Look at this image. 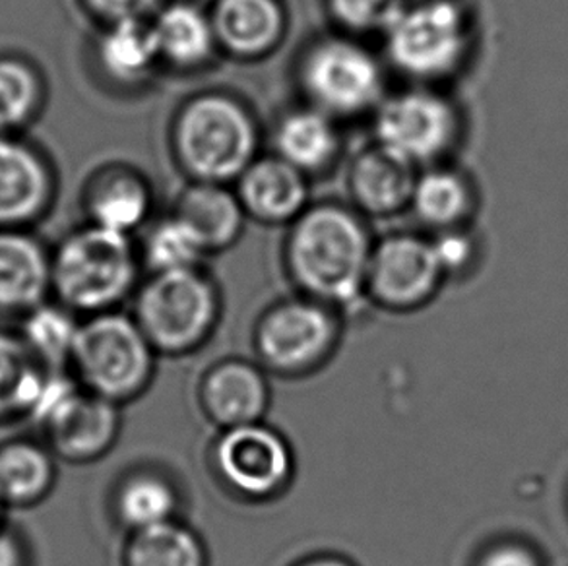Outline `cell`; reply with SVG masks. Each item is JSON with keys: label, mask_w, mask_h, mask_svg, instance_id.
<instances>
[{"label": "cell", "mask_w": 568, "mask_h": 566, "mask_svg": "<svg viewBox=\"0 0 568 566\" xmlns=\"http://www.w3.org/2000/svg\"><path fill=\"white\" fill-rule=\"evenodd\" d=\"M375 239L359 212L338 202H318L287 225L285 276L295 293L346 316L367 303V272Z\"/></svg>", "instance_id": "obj_1"}, {"label": "cell", "mask_w": 568, "mask_h": 566, "mask_svg": "<svg viewBox=\"0 0 568 566\" xmlns=\"http://www.w3.org/2000/svg\"><path fill=\"white\" fill-rule=\"evenodd\" d=\"M383 41L386 62L398 74L443 88L474 61L479 22L466 0H409Z\"/></svg>", "instance_id": "obj_2"}, {"label": "cell", "mask_w": 568, "mask_h": 566, "mask_svg": "<svg viewBox=\"0 0 568 566\" xmlns=\"http://www.w3.org/2000/svg\"><path fill=\"white\" fill-rule=\"evenodd\" d=\"M261 132L251 109L230 93L192 95L171 123V152L196 183H235L258 158Z\"/></svg>", "instance_id": "obj_3"}, {"label": "cell", "mask_w": 568, "mask_h": 566, "mask_svg": "<svg viewBox=\"0 0 568 566\" xmlns=\"http://www.w3.org/2000/svg\"><path fill=\"white\" fill-rule=\"evenodd\" d=\"M140 269L132 237L85 223L51 251V295L82 319L116 311L139 287Z\"/></svg>", "instance_id": "obj_4"}, {"label": "cell", "mask_w": 568, "mask_h": 566, "mask_svg": "<svg viewBox=\"0 0 568 566\" xmlns=\"http://www.w3.org/2000/svg\"><path fill=\"white\" fill-rule=\"evenodd\" d=\"M222 313V291L204 269L148 274L132 295L131 314L160 357L200 352Z\"/></svg>", "instance_id": "obj_5"}, {"label": "cell", "mask_w": 568, "mask_h": 566, "mask_svg": "<svg viewBox=\"0 0 568 566\" xmlns=\"http://www.w3.org/2000/svg\"><path fill=\"white\" fill-rule=\"evenodd\" d=\"M158 357L134 316L116 309L82 319L69 368L85 392L123 407L152 386Z\"/></svg>", "instance_id": "obj_6"}, {"label": "cell", "mask_w": 568, "mask_h": 566, "mask_svg": "<svg viewBox=\"0 0 568 566\" xmlns=\"http://www.w3.org/2000/svg\"><path fill=\"white\" fill-rule=\"evenodd\" d=\"M371 119L373 142L417 171L453 160L468 132L464 109L440 85L386 93Z\"/></svg>", "instance_id": "obj_7"}, {"label": "cell", "mask_w": 568, "mask_h": 566, "mask_svg": "<svg viewBox=\"0 0 568 566\" xmlns=\"http://www.w3.org/2000/svg\"><path fill=\"white\" fill-rule=\"evenodd\" d=\"M344 322L336 309L300 293L277 299L254 322L253 360L277 378L313 376L338 353Z\"/></svg>", "instance_id": "obj_8"}, {"label": "cell", "mask_w": 568, "mask_h": 566, "mask_svg": "<svg viewBox=\"0 0 568 566\" xmlns=\"http://www.w3.org/2000/svg\"><path fill=\"white\" fill-rule=\"evenodd\" d=\"M297 84L307 105L338 123L373 115L388 93L381 59L344 33L308 43L297 62Z\"/></svg>", "instance_id": "obj_9"}, {"label": "cell", "mask_w": 568, "mask_h": 566, "mask_svg": "<svg viewBox=\"0 0 568 566\" xmlns=\"http://www.w3.org/2000/svg\"><path fill=\"white\" fill-rule=\"evenodd\" d=\"M207 466L217 485L246 505L284 497L297 474L292 443L266 422L217 431L207 451Z\"/></svg>", "instance_id": "obj_10"}, {"label": "cell", "mask_w": 568, "mask_h": 566, "mask_svg": "<svg viewBox=\"0 0 568 566\" xmlns=\"http://www.w3.org/2000/svg\"><path fill=\"white\" fill-rule=\"evenodd\" d=\"M49 451L69 464H92L108 456L121 436V406L85 392L67 371H49L31 410Z\"/></svg>", "instance_id": "obj_11"}, {"label": "cell", "mask_w": 568, "mask_h": 566, "mask_svg": "<svg viewBox=\"0 0 568 566\" xmlns=\"http://www.w3.org/2000/svg\"><path fill=\"white\" fill-rule=\"evenodd\" d=\"M429 235L394 231L375 239L367 272V303L409 314L429 305L445 283Z\"/></svg>", "instance_id": "obj_12"}, {"label": "cell", "mask_w": 568, "mask_h": 566, "mask_svg": "<svg viewBox=\"0 0 568 566\" xmlns=\"http://www.w3.org/2000/svg\"><path fill=\"white\" fill-rule=\"evenodd\" d=\"M57 175L23 134H0V230H31L53 208Z\"/></svg>", "instance_id": "obj_13"}, {"label": "cell", "mask_w": 568, "mask_h": 566, "mask_svg": "<svg viewBox=\"0 0 568 566\" xmlns=\"http://www.w3.org/2000/svg\"><path fill=\"white\" fill-rule=\"evenodd\" d=\"M196 400L217 431L264 422L272 404L270 375L254 360L225 357L202 373Z\"/></svg>", "instance_id": "obj_14"}, {"label": "cell", "mask_w": 568, "mask_h": 566, "mask_svg": "<svg viewBox=\"0 0 568 566\" xmlns=\"http://www.w3.org/2000/svg\"><path fill=\"white\" fill-rule=\"evenodd\" d=\"M246 218L262 225H292L311 206L308 176L287 161L268 155L256 158L235 181Z\"/></svg>", "instance_id": "obj_15"}, {"label": "cell", "mask_w": 568, "mask_h": 566, "mask_svg": "<svg viewBox=\"0 0 568 566\" xmlns=\"http://www.w3.org/2000/svg\"><path fill=\"white\" fill-rule=\"evenodd\" d=\"M417 169L373 144L355 153L347 165L346 189L355 212L386 220L409 210Z\"/></svg>", "instance_id": "obj_16"}, {"label": "cell", "mask_w": 568, "mask_h": 566, "mask_svg": "<svg viewBox=\"0 0 568 566\" xmlns=\"http://www.w3.org/2000/svg\"><path fill=\"white\" fill-rule=\"evenodd\" d=\"M51 295V251L31 230H0V314L23 316Z\"/></svg>", "instance_id": "obj_17"}, {"label": "cell", "mask_w": 568, "mask_h": 566, "mask_svg": "<svg viewBox=\"0 0 568 566\" xmlns=\"http://www.w3.org/2000/svg\"><path fill=\"white\" fill-rule=\"evenodd\" d=\"M207 12L217 49L243 61L272 53L287 30L282 0H214Z\"/></svg>", "instance_id": "obj_18"}, {"label": "cell", "mask_w": 568, "mask_h": 566, "mask_svg": "<svg viewBox=\"0 0 568 566\" xmlns=\"http://www.w3.org/2000/svg\"><path fill=\"white\" fill-rule=\"evenodd\" d=\"M481 196L476 181L450 161L419 169L409 210L433 233L474 225Z\"/></svg>", "instance_id": "obj_19"}, {"label": "cell", "mask_w": 568, "mask_h": 566, "mask_svg": "<svg viewBox=\"0 0 568 566\" xmlns=\"http://www.w3.org/2000/svg\"><path fill=\"white\" fill-rule=\"evenodd\" d=\"M154 208L152 186L142 173L124 165H109L95 173L84 189L88 223L132 237L146 225Z\"/></svg>", "instance_id": "obj_20"}, {"label": "cell", "mask_w": 568, "mask_h": 566, "mask_svg": "<svg viewBox=\"0 0 568 566\" xmlns=\"http://www.w3.org/2000/svg\"><path fill=\"white\" fill-rule=\"evenodd\" d=\"M150 26L163 67L189 72L204 67L217 51L210 12L189 0L165 2Z\"/></svg>", "instance_id": "obj_21"}, {"label": "cell", "mask_w": 568, "mask_h": 566, "mask_svg": "<svg viewBox=\"0 0 568 566\" xmlns=\"http://www.w3.org/2000/svg\"><path fill=\"white\" fill-rule=\"evenodd\" d=\"M171 214L181 218L199 235L210 256L235 245L248 220L230 184L196 181H189L181 191Z\"/></svg>", "instance_id": "obj_22"}, {"label": "cell", "mask_w": 568, "mask_h": 566, "mask_svg": "<svg viewBox=\"0 0 568 566\" xmlns=\"http://www.w3.org/2000/svg\"><path fill=\"white\" fill-rule=\"evenodd\" d=\"M272 142L274 155L307 176L332 168L342 152L338 121L307 103L277 119Z\"/></svg>", "instance_id": "obj_23"}, {"label": "cell", "mask_w": 568, "mask_h": 566, "mask_svg": "<svg viewBox=\"0 0 568 566\" xmlns=\"http://www.w3.org/2000/svg\"><path fill=\"white\" fill-rule=\"evenodd\" d=\"M181 506L183 495L178 483L152 466L134 467L111 493V513L126 534L181 518Z\"/></svg>", "instance_id": "obj_24"}, {"label": "cell", "mask_w": 568, "mask_h": 566, "mask_svg": "<svg viewBox=\"0 0 568 566\" xmlns=\"http://www.w3.org/2000/svg\"><path fill=\"white\" fill-rule=\"evenodd\" d=\"M95 64L111 84L140 85L162 64L150 20L103 26L95 41Z\"/></svg>", "instance_id": "obj_25"}, {"label": "cell", "mask_w": 568, "mask_h": 566, "mask_svg": "<svg viewBox=\"0 0 568 566\" xmlns=\"http://www.w3.org/2000/svg\"><path fill=\"white\" fill-rule=\"evenodd\" d=\"M57 458L47 444L10 441L0 444V503L38 505L53 491Z\"/></svg>", "instance_id": "obj_26"}, {"label": "cell", "mask_w": 568, "mask_h": 566, "mask_svg": "<svg viewBox=\"0 0 568 566\" xmlns=\"http://www.w3.org/2000/svg\"><path fill=\"white\" fill-rule=\"evenodd\" d=\"M121 566H210L204 537L183 518L126 534Z\"/></svg>", "instance_id": "obj_27"}, {"label": "cell", "mask_w": 568, "mask_h": 566, "mask_svg": "<svg viewBox=\"0 0 568 566\" xmlns=\"http://www.w3.org/2000/svg\"><path fill=\"white\" fill-rule=\"evenodd\" d=\"M45 100L38 64L20 53H0V134H23L38 121Z\"/></svg>", "instance_id": "obj_28"}, {"label": "cell", "mask_w": 568, "mask_h": 566, "mask_svg": "<svg viewBox=\"0 0 568 566\" xmlns=\"http://www.w3.org/2000/svg\"><path fill=\"white\" fill-rule=\"evenodd\" d=\"M47 375L20 334L0 330V422L30 415Z\"/></svg>", "instance_id": "obj_29"}, {"label": "cell", "mask_w": 568, "mask_h": 566, "mask_svg": "<svg viewBox=\"0 0 568 566\" xmlns=\"http://www.w3.org/2000/svg\"><path fill=\"white\" fill-rule=\"evenodd\" d=\"M82 319L59 301H45L22 316L20 337L49 371H67Z\"/></svg>", "instance_id": "obj_30"}, {"label": "cell", "mask_w": 568, "mask_h": 566, "mask_svg": "<svg viewBox=\"0 0 568 566\" xmlns=\"http://www.w3.org/2000/svg\"><path fill=\"white\" fill-rule=\"evenodd\" d=\"M139 254L148 274L204 269V261L210 256L199 235L175 214L163 218L146 231Z\"/></svg>", "instance_id": "obj_31"}, {"label": "cell", "mask_w": 568, "mask_h": 566, "mask_svg": "<svg viewBox=\"0 0 568 566\" xmlns=\"http://www.w3.org/2000/svg\"><path fill=\"white\" fill-rule=\"evenodd\" d=\"M409 0H326V10L332 22L344 36L359 38L390 28Z\"/></svg>", "instance_id": "obj_32"}, {"label": "cell", "mask_w": 568, "mask_h": 566, "mask_svg": "<svg viewBox=\"0 0 568 566\" xmlns=\"http://www.w3.org/2000/svg\"><path fill=\"white\" fill-rule=\"evenodd\" d=\"M429 237L445 280L466 276L479 262L481 239L477 235L474 225L440 231V233H433Z\"/></svg>", "instance_id": "obj_33"}, {"label": "cell", "mask_w": 568, "mask_h": 566, "mask_svg": "<svg viewBox=\"0 0 568 566\" xmlns=\"http://www.w3.org/2000/svg\"><path fill=\"white\" fill-rule=\"evenodd\" d=\"M88 14L103 26L126 20H150L165 0H80Z\"/></svg>", "instance_id": "obj_34"}, {"label": "cell", "mask_w": 568, "mask_h": 566, "mask_svg": "<svg viewBox=\"0 0 568 566\" xmlns=\"http://www.w3.org/2000/svg\"><path fill=\"white\" fill-rule=\"evenodd\" d=\"M479 566H539L528 549L518 545H499L479 560Z\"/></svg>", "instance_id": "obj_35"}, {"label": "cell", "mask_w": 568, "mask_h": 566, "mask_svg": "<svg viewBox=\"0 0 568 566\" xmlns=\"http://www.w3.org/2000/svg\"><path fill=\"white\" fill-rule=\"evenodd\" d=\"M0 566H28L22 537L7 526H0Z\"/></svg>", "instance_id": "obj_36"}, {"label": "cell", "mask_w": 568, "mask_h": 566, "mask_svg": "<svg viewBox=\"0 0 568 566\" xmlns=\"http://www.w3.org/2000/svg\"><path fill=\"white\" fill-rule=\"evenodd\" d=\"M290 566H357V563L342 553L316 552L293 560Z\"/></svg>", "instance_id": "obj_37"}, {"label": "cell", "mask_w": 568, "mask_h": 566, "mask_svg": "<svg viewBox=\"0 0 568 566\" xmlns=\"http://www.w3.org/2000/svg\"><path fill=\"white\" fill-rule=\"evenodd\" d=\"M0 508H2V503H0Z\"/></svg>", "instance_id": "obj_38"}]
</instances>
